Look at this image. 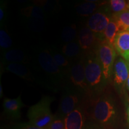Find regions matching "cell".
<instances>
[{
  "mask_svg": "<svg viewBox=\"0 0 129 129\" xmlns=\"http://www.w3.org/2000/svg\"><path fill=\"white\" fill-rule=\"evenodd\" d=\"M38 62L42 70L51 78L57 81H61L63 78L64 74L56 63L50 50L45 49L40 51L38 56Z\"/></svg>",
  "mask_w": 129,
  "mask_h": 129,
  "instance_id": "8992f818",
  "label": "cell"
},
{
  "mask_svg": "<svg viewBox=\"0 0 129 129\" xmlns=\"http://www.w3.org/2000/svg\"><path fill=\"white\" fill-rule=\"evenodd\" d=\"M94 52L101 62L105 78L107 81L110 79L115 62L116 50L113 45L106 40H101Z\"/></svg>",
  "mask_w": 129,
  "mask_h": 129,
  "instance_id": "277c9868",
  "label": "cell"
},
{
  "mask_svg": "<svg viewBox=\"0 0 129 129\" xmlns=\"http://www.w3.org/2000/svg\"><path fill=\"white\" fill-rule=\"evenodd\" d=\"M85 74L88 88L101 91L106 83L101 63L94 51H90L85 58Z\"/></svg>",
  "mask_w": 129,
  "mask_h": 129,
  "instance_id": "3957f363",
  "label": "cell"
},
{
  "mask_svg": "<svg viewBox=\"0 0 129 129\" xmlns=\"http://www.w3.org/2000/svg\"><path fill=\"white\" fill-rule=\"evenodd\" d=\"M81 48L80 44L76 42H71V43H67L64 45L62 47V53L67 58L76 57L80 55Z\"/></svg>",
  "mask_w": 129,
  "mask_h": 129,
  "instance_id": "ac0fdd59",
  "label": "cell"
},
{
  "mask_svg": "<svg viewBox=\"0 0 129 129\" xmlns=\"http://www.w3.org/2000/svg\"><path fill=\"white\" fill-rule=\"evenodd\" d=\"M12 129H47V128H41L34 126L30 124L29 122H20L16 123L14 124L12 127Z\"/></svg>",
  "mask_w": 129,
  "mask_h": 129,
  "instance_id": "484cf974",
  "label": "cell"
},
{
  "mask_svg": "<svg viewBox=\"0 0 129 129\" xmlns=\"http://www.w3.org/2000/svg\"><path fill=\"white\" fill-rule=\"evenodd\" d=\"M53 101V98L45 96L36 104L30 106L27 114L29 123L39 128L48 129L54 117L50 109Z\"/></svg>",
  "mask_w": 129,
  "mask_h": 129,
  "instance_id": "7a4b0ae2",
  "label": "cell"
},
{
  "mask_svg": "<svg viewBox=\"0 0 129 129\" xmlns=\"http://www.w3.org/2000/svg\"><path fill=\"white\" fill-rule=\"evenodd\" d=\"M3 94V91L2 85H1V83H0V96H1V98H2Z\"/></svg>",
  "mask_w": 129,
  "mask_h": 129,
  "instance_id": "f546056e",
  "label": "cell"
},
{
  "mask_svg": "<svg viewBox=\"0 0 129 129\" xmlns=\"http://www.w3.org/2000/svg\"><path fill=\"white\" fill-rule=\"evenodd\" d=\"M25 106L21 99V94L15 99L6 98L3 101V107L6 117L12 120H18L21 116V109Z\"/></svg>",
  "mask_w": 129,
  "mask_h": 129,
  "instance_id": "7c38bea8",
  "label": "cell"
},
{
  "mask_svg": "<svg viewBox=\"0 0 129 129\" xmlns=\"http://www.w3.org/2000/svg\"><path fill=\"white\" fill-rule=\"evenodd\" d=\"M87 120L102 129H112L117 125L119 111L116 102L111 95L103 94L86 103Z\"/></svg>",
  "mask_w": 129,
  "mask_h": 129,
  "instance_id": "6da1fadb",
  "label": "cell"
},
{
  "mask_svg": "<svg viewBox=\"0 0 129 129\" xmlns=\"http://www.w3.org/2000/svg\"><path fill=\"white\" fill-rule=\"evenodd\" d=\"M86 121L85 104H80L64 118L65 129H83Z\"/></svg>",
  "mask_w": 129,
  "mask_h": 129,
  "instance_id": "9c48e42d",
  "label": "cell"
},
{
  "mask_svg": "<svg viewBox=\"0 0 129 129\" xmlns=\"http://www.w3.org/2000/svg\"><path fill=\"white\" fill-rule=\"evenodd\" d=\"M100 38L91 31L87 26L81 29L78 34V43L82 50L87 51H94Z\"/></svg>",
  "mask_w": 129,
  "mask_h": 129,
  "instance_id": "8fae6325",
  "label": "cell"
},
{
  "mask_svg": "<svg viewBox=\"0 0 129 129\" xmlns=\"http://www.w3.org/2000/svg\"><path fill=\"white\" fill-rule=\"evenodd\" d=\"M127 122L129 125V102L128 103L127 106Z\"/></svg>",
  "mask_w": 129,
  "mask_h": 129,
  "instance_id": "f1b7e54d",
  "label": "cell"
},
{
  "mask_svg": "<svg viewBox=\"0 0 129 129\" xmlns=\"http://www.w3.org/2000/svg\"><path fill=\"white\" fill-rule=\"evenodd\" d=\"M111 12L109 6L104 5L90 16L87 21V26L101 40H104V32L112 19Z\"/></svg>",
  "mask_w": 129,
  "mask_h": 129,
  "instance_id": "5b68a950",
  "label": "cell"
},
{
  "mask_svg": "<svg viewBox=\"0 0 129 129\" xmlns=\"http://www.w3.org/2000/svg\"><path fill=\"white\" fill-rule=\"evenodd\" d=\"M6 13H7L6 5L4 2L1 1L0 3V22H1V25H2L3 22H4L5 18L6 17Z\"/></svg>",
  "mask_w": 129,
  "mask_h": 129,
  "instance_id": "4316f807",
  "label": "cell"
},
{
  "mask_svg": "<svg viewBox=\"0 0 129 129\" xmlns=\"http://www.w3.org/2000/svg\"><path fill=\"white\" fill-rule=\"evenodd\" d=\"M13 41L11 37L6 30L2 28L0 30V47L1 50L5 51L12 47Z\"/></svg>",
  "mask_w": 129,
  "mask_h": 129,
  "instance_id": "cb8c5ba5",
  "label": "cell"
},
{
  "mask_svg": "<svg viewBox=\"0 0 129 129\" xmlns=\"http://www.w3.org/2000/svg\"><path fill=\"white\" fill-rule=\"evenodd\" d=\"M119 32H120V26L115 19L112 17V19L104 32V40L114 46L116 36Z\"/></svg>",
  "mask_w": 129,
  "mask_h": 129,
  "instance_id": "e0dca14e",
  "label": "cell"
},
{
  "mask_svg": "<svg viewBox=\"0 0 129 129\" xmlns=\"http://www.w3.org/2000/svg\"><path fill=\"white\" fill-rule=\"evenodd\" d=\"M127 8H128V10H129V1H127Z\"/></svg>",
  "mask_w": 129,
  "mask_h": 129,
  "instance_id": "1f68e13d",
  "label": "cell"
},
{
  "mask_svg": "<svg viewBox=\"0 0 129 129\" xmlns=\"http://www.w3.org/2000/svg\"><path fill=\"white\" fill-rule=\"evenodd\" d=\"M105 4V3H98V1H87L77 6L76 8L77 12L83 16H91L98 9Z\"/></svg>",
  "mask_w": 129,
  "mask_h": 129,
  "instance_id": "2e32d148",
  "label": "cell"
},
{
  "mask_svg": "<svg viewBox=\"0 0 129 129\" xmlns=\"http://www.w3.org/2000/svg\"><path fill=\"white\" fill-rule=\"evenodd\" d=\"M77 37L76 26L72 25L64 27L62 32L61 38L62 40L67 43L73 42Z\"/></svg>",
  "mask_w": 129,
  "mask_h": 129,
  "instance_id": "603a6c76",
  "label": "cell"
},
{
  "mask_svg": "<svg viewBox=\"0 0 129 129\" xmlns=\"http://www.w3.org/2000/svg\"><path fill=\"white\" fill-rule=\"evenodd\" d=\"M50 52L56 63L65 75V74H67V72H68V69L70 70V69H69L70 63H69L68 58L66 57L62 53H59L51 50Z\"/></svg>",
  "mask_w": 129,
  "mask_h": 129,
  "instance_id": "ffe728a7",
  "label": "cell"
},
{
  "mask_svg": "<svg viewBox=\"0 0 129 129\" xmlns=\"http://www.w3.org/2000/svg\"><path fill=\"white\" fill-rule=\"evenodd\" d=\"M85 59H81L74 63L69 70V78L71 81L77 87L83 90L88 88L85 74Z\"/></svg>",
  "mask_w": 129,
  "mask_h": 129,
  "instance_id": "30bf717a",
  "label": "cell"
},
{
  "mask_svg": "<svg viewBox=\"0 0 129 129\" xmlns=\"http://www.w3.org/2000/svg\"><path fill=\"white\" fill-rule=\"evenodd\" d=\"M113 81L117 90L123 93L129 75V63L121 57L115 60L113 68Z\"/></svg>",
  "mask_w": 129,
  "mask_h": 129,
  "instance_id": "ba28073f",
  "label": "cell"
},
{
  "mask_svg": "<svg viewBox=\"0 0 129 129\" xmlns=\"http://www.w3.org/2000/svg\"><path fill=\"white\" fill-rule=\"evenodd\" d=\"M126 88H127V90L129 91V75H128V79H127V83H126Z\"/></svg>",
  "mask_w": 129,
  "mask_h": 129,
  "instance_id": "4dcf8cb0",
  "label": "cell"
},
{
  "mask_svg": "<svg viewBox=\"0 0 129 129\" xmlns=\"http://www.w3.org/2000/svg\"><path fill=\"white\" fill-rule=\"evenodd\" d=\"M5 69L25 80L30 81L34 80V77L29 69L21 63H12L7 64V65L5 67Z\"/></svg>",
  "mask_w": 129,
  "mask_h": 129,
  "instance_id": "9a60e30c",
  "label": "cell"
},
{
  "mask_svg": "<svg viewBox=\"0 0 129 129\" xmlns=\"http://www.w3.org/2000/svg\"><path fill=\"white\" fill-rule=\"evenodd\" d=\"M114 46L121 57L129 63V31L119 32L116 36Z\"/></svg>",
  "mask_w": 129,
  "mask_h": 129,
  "instance_id": "4fadbf2b",
  "label": "cell"
},
{
  "mask_svg": "<svg viewBox=\"0 0 129 129\" xmlns=\"http://www.w3.org/2000/svg\"><path fill=\"white\" fill-rule=\"evenodd\" d=\"M48 129H65L64 119L58 117L54 115V117Z\"/></svg>",
  "mask_w": 129,
  "mask_h": 129,
  "instance_id": "d4e9b609",
  "label": "cell"
},
{
  "mask_svg": "<svg viewBox=\"0 0 129 129\" xmlns=\"http://www.w3.org/2000/svg\"><path fill=\"white\" fill-rule=\"evenodd\" d=\"M112 17L117 22L120 31H129V10L120 13L112 14Z\"/></svg>",
  "mask_w": 129,
  "mask_h": 129,
  "instance_id": "44dd1931",
  "label": "cell"
},
{
  "mask_svg": "<svg viewBox=\"0 0 129 129\" xmlns=\"http://www.w3.org/2000/svg\"><path fill=\"white\" fill-rule=\"evenodd\" d=\"M21 13L28 17H33L35 19H43L45 17L44 10L38 6H29L21 10Z\"/></svg>",
  "mask_w": 129,
  "mask_h": 129,
  "instance_id": "d6986e66",
  "label": "cell"
},
{
  "mask_svg": "<svg viewBox=\"0 0 129 129\" xmlns=\"http://www.w3.org/2000/svg\"><path fill=\"white\" fill-rule=\"evenodd\" d=\"M83 129H102L99 126L95 124L93 122L87 120L85 122L84 126Z\"/></svg>",
  "mask_w": 129,
  "mask_h": 129,
  "instance_id": "83f0119b",
  "label": "cell"
},
{
  "mask_svg": "<svg viewBox=\"0 0 129 129\" xmlns=\"http://www.w3.org/2000/svg\"><path fill=\"white\" fill-rule=\"evenodd\" d=\"M80 104L81 103H80V96L78 91L72 88H67L61 97L57 112L55 115L64 119Z\"/></svg>",
  "mask_w": 129,
  "mask_h": 129,
  "instance_id": "52a82bcc",
  "label": "cell"
},
{
  "mask_svg": "<svg viewBox=\"0 0 129 129\" xmlns=\"http://www.w3.org/2000/svg\"><path fill=\"white\" fill-rule=\"evenodd\" d=\"M108 4L111 12L113 13L112 14L120 13L128 10L127 1L125 0H111Z\"/></svg>",
  "mask_w": 129,
  "mask_h": 129,
  "instance_id": "7402d4cb",
  "label": "cell"
},
{
  "mask_svg": "<svg viewBox=\"0 0 129 129\" xmlns=\"http://www.w3.org/2000/svg\"><path fill=\"white\" fill-rule=\"evenodd\" d=\"M3 62L4 64L12 63H26L28 61L26 56L23 51L18 49H10L3 52Z\"/></svg>",
  "mask_w": 129,
  "mask_h": 129,
  "instance_id": "5bb4252c",
  "label": "cell"
},
{
  "mask_svg": "<svg viewBox=\"0 0 129 129\" xmlns=\"http://www.w3.org/2000/svg\"></svg>",
  "mask_w": 129,
  "mask_h": 129,
  "instance_id": "d6a6232c",
  "label": "cell"
}]
</instances>
